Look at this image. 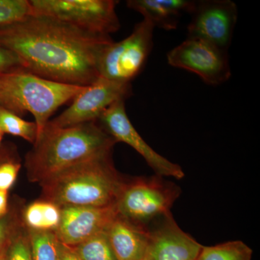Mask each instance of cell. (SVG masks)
Returning a JSON list of instances; mask_svg holds the SVG:
<instances>
[{
  "label": "cell",
  "instance_id": "obj_13",
  "mask_svg": "<svg viewBox=\"0 0 260 260\" xmlns=\"http://www.w3.org/2000/svg\"><path fill=\"white\" fill-rule=\"evenodd\" d=\"M118 215L116 204L108 207H65L56 234L59 242L73 246L105 232Z\"/></svg>",
  "mask_w": 260,
  "mask_h": 260
},
{
  "label": "cell",
  "instance_id": "obj_9",
  "mask_svg": "<svg viewBox=\"0 0 260 260\" xmlns=\"http://www.w3.org/2000/svg\"><path fill=\"white\" fill-rule=\"evenodd\" d=\"M132 95L131 83H120L98 78L73 99L60 115L48 122L54 127H67L96 121L103 112L118 101Z\"/></svg>",
  "mask_w": 260,
  "mask_h": 260
},
{
  "label": "cell",
  "instance_id": "obj_19",
  "mask_svg": "<svg viewBox=\"0 0 260 260\" xmlns=\"http://www.w3.org/2000/svg\"><path fill=\"white\" fill-rule=\"evenodd\" d=\"M106 231L71 246L72 249L82 260H118Z\"/></svg>",
  "mask_w": 260,
  "mask_h": 260
},
{
  "label": "cell",
  "instance_id": "obj_3",
  "mask_svg": "<svg viewBox=\"0 0 260 260\" xmlns=\"http://www.w3.org/2000/svg\"><path fill=\"white\" fill-rule=\"evenodd\" d=\"M112 155L78 164L42 183L43 200L60 208L115 205L124 180L114 168Z\"/></svg>",
  "mask_w": 260,
  "mask_h": 260
},
{
  "label": "cell",
  "instance_id": "obj_25",
  "mask_svg": "<svg viewBox=\"0 0 260 260\" xmlns=\"http://www.w3.org/2000/svg\"><path fill=\"white\" fill-rule=\"evenodd\" d=\"M15 225L13 218L9 215H5L0 219V250L9 239L10 234L15 227Z\"/></svg>",
  "mask_w": 260,
  "mask_h": 260
},
{
  "label": "cell",
  "instance_id": "obj_6",
  "mask_svg": "<svg viewBox=\"0 0 260 260\" xmlns=\"http://www.w3.org/2000/svg\"><path fill=\"white\" fill-rule=\"evenodd\" d=\"M30 15L48 17L82 30L110 36L120 28L114 0H29Z\"/></svg>",
  "mask_w": 260,
  "mask_h": 260
},
{
  "label": "cell",
  "instance_id": "obj_12",
  "mask_svg": "<svg viewBox=\"0 0 260 260\" xmlns=\"http://www.w3.org/2000/svg\"><path fill=\"white\" fill-rule=\"evenodd\" d=\"M149 231L143 260H196L203 247L178 225L172 213L160 218Z\"/></svg>",
  "mask_w": 260,
  "mask_h": 260
},
{
  "label": "cell",
  "instance_id": "obj_16",
  "mask_svg": "<svg viewBox=\"0 0 260 260\" xmlns=\"http://www.w3.org/2000/svg\"><path fill=\"white\" fill-rule=\"evenodd\" d=\"M23 219L28 230L56 232L60 223L61 208L46 200L36 201L25 208Z\"/></svg>",
  "mask_w": 260,
  "mask_h": 260
},
{
  "label": "cell",
  "instance_id": "obj_10",
  "mask_svg": "<svg viewBox=\"0 0 260 260\" xmlns=\"http://www.w3.org/2000/svg\"><path fill=\"white\" fill-rule=\"evenodd\" d=\"M99 125L117 142L126 143L135 149L155 175L181 179L184 172L180 166L174 164L157 153L143 140L130 121L125 109V101H118L108 107L96 121Z\"/></svg>",
  "mask_w": 260,
  "mask_h": 260
},
{
  "label": "cell",
  "instance_id": "obj_15",
  "mask_svg": "<svg viewBox=\"0 0 260 260\" xmlns=\"http://www.w3.org/2000/svg\"><path fill=\"white\" fill-rule=\"evenodd\" d=\"M195 3L190 0H129L126 5L143 15L154 28L170 30L177 28L181 15L191 14Z\"/></svg>",
  "mask_w": 260,
  "mask_h": 260
},
{
  "label": "cell",
  "instance_id": "obj_14",
  "mask_svg": "<svg viewBox=\"0 0 260 260\" xmlns=\"http://www.w3.org/2000/svg\"><path fill=\"white\" fill-rule=\"evenodd\" d=\"M106 232L118 260H143L148 244L149 228L137 225L118 214Z\"/></svg>",
  "mask_w": 260,
  "mask_h": 260
},
{
  "label": "cell",
  "instance_id": "obj_20",
  "mask_svg": "<svg viewBox=\"0 0 260 260\" xmlns=\"http://www.w3.org/2000/svg\"><path fill=\"white\" fill-rule=\"evenodd\" d=\"M0 131L3 134L19 137L34 145L37 138L35 122L25 121L18 114L0 106Z\"/></svg>",
  "mask_w": 260,
  "mask_h": 260
},
{
  "label": "cell",
  "instance_id": "obj_28",
  "mask_svg": "<svg viewBox=\"0 0 260 260\" xmlns=\"http://www.w3.org/2000/svg\"><path fill=\"white\" fill-rule=\"evenodd\" d=\"M8 240L7 241V242L5 243L3 247L2 248L1 250H0V260H5V256H6V251H7V246H8Z\"/></svg>",
  "mask_w": 260,
  "mask_h": 260
},
{
  "label": "cell",
  "instance_id": "obj_22",
  "mask_svg": "<svg viewBox=\"0 0 260 260\" xmlns=\"http://www.w3.org/2000/svg\"><path fill=\"white\" fill-rule=\"evenodd\" d=\"M29 15V0H0V26L18 22Z\"/></svg>",
  "mask_w": 260,
  "mask_h": 260
},
{
  "label": "cell",
  "instance_id": "obj_29",
  "mask_svg": "<svg viewBox=\"0 0 260 260\" xmlns=\"http://www.w3.org/2000/svg\"><path fill=\"white\" fill-rule=\"evenodd\" d=\"M5 151H6V150H0V161H1L3 156H4Z\"/></svg>",
  "mask_w": 260,
  "mask_h": 260
},
{
  "label": "cell",
  "instance_id": "obj_24",
  "mask_svg": "<svg viewBox=\"0 0 260 260\" xmlns=\"http://www.w3.org/2000/svg\"><path fill=\"white\" fill-rule=\"evenodd\" d=\"M18 69H23L18 56L10 49L0 45V75Z\"/></svg>",
  "mask_w": 260,
  "mask_h": 260
},
{
  "label": "cell",
  "instance_id": "obj_1",
  "mask_svg": "<svg viewBox=\"0 0 260 260\" xmlns=\"http://www.w3.org/2000/svg\"><path fill=\"white\" fill-rule=\"evenodd\" d=\"M113 42L111 36L39 15L0 26V45L18 56L24 70L77 86H88L100 78L99 57Z\"/></svg>",
  "mask_w": 260,
  "mask_h": 260
},
{
  "label": "cell",
  "instance_id": "obj_11",
  "mask_svg": "<svg viewBox=\"0 0 260 260\" xmlns=\"http://www.w3.org/2000/svg\"><path fill=\"white\" fill-rule=\"evenodd\" d=\"M187 27V38H194L229 51L238 19L237 5L231 0L196 1Z\"/></svg>",
  "mask_w": 260,
  "mask_h": 260
},
{
  "label": "cell",
  "instance_id": "obj_2",
  "mask_svg": "<svg viewBox=\"0 0 260 260\" xmlns=\"http://www.w3.org/2000/svg\"><path fill=\"white\" fill-rule=\"evenodd\" d=\"M115 143L97 121L67 127L47 124L25 158L29 180L42 184L78 164L112 154Z\"/></svg>",
  "mask_w": 260,
  "mask_h": 260
},
{
  "label": "cell",
  "instance_id": "obj_8",
  "mask_svg": "<svg viewBox=\"0 0 260 260\" xmlns=\"http://www.w3.org/2000/svg\"><path fill=\"white\" fill-rule=\"evenodd\" d=\"M169 64L198 75L205 83L218 85L232 75L229 52L213 44L187 38L167 54Z\"/></svg>",
  "mask_w": 260,
  "mask_h": 260
},
{
  "label": "cell",
  "instance_id": "obj_27",
  "mask_svg": "<svg viewBox=\"0 0 260 260\" xmlns=\"http://www.w3.org/2000/svg\"><path fill=\"white\" fill-rule=\"evenodd\" d=\"M8 193L6 191H0V219L8 213Z\"/></svg>",
  "mask_w": 260,
  "mask_h": 260
},
{
  "label": "cell",
  "instance_id": "obj_4",
  "mask_svg": "<svg viewBox=\"0 0 260 260\" xmlns=\"http://www.w3.org/2000/svg\"><path fill=\"white\" fill-rule=\"evenodd\" d=\"M85 87L45 79L23 69L15 70L0 75V106L20 116L24 113L32 114L38 138L53 114L72 102Z\"/></svg>",
  "mask_w": 260,
  "mask_h": 260
},
{
  "label": "cell",
  "instance_id": "obj_30",
  "mask_svg": "<svg viewBox=\"0 0 260 260\" xmlns=\"http://www.w3.org/2000/svg\"><path fill=\"white\" fill-rule=\"evenodd\" d=\"M3 133H2L1 131H0V145H1V143H2V140H3Z\"/></svg>",
  "mask_w": 260,
  "mask_h": 260
},
{
  "label": "cell",
  "instance_id": "obj_5",
  "mask_svg": "<svg viewBox=\"0 0 260 260\" xmlns=\"http://www.w3.org/2000/svg\"><path fill=\"white\" fill-rule=\"evenodd\" d=\"M181 189L162 177L153 176L124 181L116 202L120 216L137 225L149 228V223L171 214Z\"/></svg>",
  "mask_w": 260,
  "mask_h": 260
},
{
  "label": "cell",
  "instance_id": "obj_17",
  "mask_svg": "<svg viewBox=\"0 0 260 260\" xmlns=\"http://www.w3.org/2000/svg\"><path fill=\"white\" fill-rule=\"evenodd\" d=\"M252 249L242 241L204 246L196 260H251Z\"/></svg>",
  "mask_w": 260,
  "mask_h": 260
},
{
  "label": "cell",
  "instance_id": "obj_26",
  "mask_svg": "<svg viewBox=\"0 0 260 260\" xmlns=\"http://www.w3.org/2000/svg\"><path fill=\"white\" fill-rule=\"evenodd\" d=\"M59 260H82L71 246L65 245L60 242V257Z\"/></svg>",
  "mask_w": 260,
  "mask_h": 260
},
{
  "label": "cell",
  "instance_id": "obj_7",
  "mask_svg": "<svg viewBox=\"0 0 260 260\" xmlns=\"http://www.w3.org/2000/svg\"><path fill=\"white\" fill-rule=\"evenodd\" d=\"M154 28L143 19L129 37L104 48L98 62L100 77L116 83H131L144 68L153 49Z\"/></svg>",
  "mask_w": 260,
  "mask_h": 260
},
{
  "label": "cell",
  "instance_id": "obj_21",
  "mask_svg": "<svg viewBox=\"0 0 260 260\" xmlns=\"http://www.w3.org/2000/svg\"><path fill=\"white\" fill-rule=\"evenodd\" d=\"M15 227L8 239L5 260H32L28 232Z\"/></svg>",
  "mask_w": 260,
  "mask_h": 260
},
{
  "label": "cell",
  "instance_id": "obj_23",
  "mask_svg": "<svg viewBox=\"0 0 260 260\" xmlns=\"http://www.w3.org/2000/svg\"><path fill=\"white\" fill-rule=\"evenodd\" d=\"M20 167L13 153L6 150L0 161V191H8L13 186Z\"/></svg>",
  "mask_w": 260,
  "mask_h": 260
},
{
  "label": "cell",
  "instance_id": "obj_18",
  "mask_svg": "<svg viewBox=\"0 0 260 260\" xmlns=\"http://www.w3.org/2000/svg\"><path fill=\"white\" fill-rule=\"evenodd\" d=\"M32 260H59L60 242L54 232L28 230Z\"/></svg>",
  "mask_w": 260,
  "mask_h": 260
}]
</instances>
